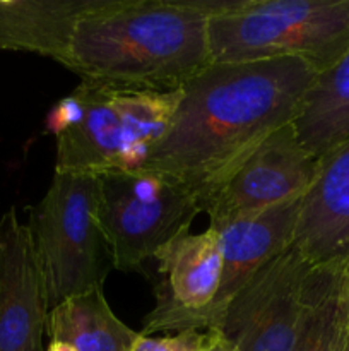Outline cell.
<instances>
[{
	"instance_id": "cell-1",
	"label": "cell",
	"mask_w": 349,
	"mask_h": 351,
	"mask_svg": "<svg viewBox=\"0 0 349 351\" xmlns=\"http://www.w3.org/2000/svg\"><path fill=\"white\" fill-rule=\"evenodd\" d=\"M315 77L298 58L212 64L181 88L170 129L140 168L183 182L201 202L267 136L294 122Z\"/></svg>"
},
{
	"instance_id": "cell-2",
	"label": "cell",
	"mask_w": 349,
	"mask_h": 351,
	"mask_svg": "<svg viewBox=\"0 0 349 351\" xmlns=\"http://www.w3.org/2000/svg\"><path fill=\"white\" fill-rule=\"evenodd\" d=\"M224 0H96L65 67L86 81L178 91L211 67L209 17Z\"/></svg>"
},
{
	"instance_id": "cell-3",
	"label": "cell",
	"mask_w": 349,
	"mask_h": 351,
	"mask_svg": "<svg viewBox=\"0 0 349 351\" xmlns=\"http://www.w3.org/2000/svg\"><path fill=\"white\" fill-rule=\"evenodd\" d=\"M181 89L154 91L86 81L48 113L55 171L101 175L137 170L170 129Z\"/></svg>"
},
{
	"instance_id": "cell-4",
	"label": "cell",
	"mask_w": 349,
	"mask_h": 351,
	"mask_svg": "<svg viewBox=\"0 0 349 351\" xmlns=\"http://www.w3.org/2000/svg\"><path fill=\"white\" fill-rule=\"evenodd\" d=\"M209 48L212 64L298 58L322 74L349 50V0H224Z\"/></svg>"
},
{
	"instance_id": "cell-5",
	"label": "cell",
	"mask_w": 349,
	"mask_h": 351,
	"mask_svg": "<svg viewBox=\"0 0 349 351\" xmlns=\"http://www.w3.org/2000/svg\"><path fill=\"white\" fill-rule=\"evenodd\" d=\"M47 280L50 311L86 291L103 288L115 269L101 223V177L55 171L27 223Z\"/></svg>"
},
{
	"instance_id": "cell-6",
	"label": "cell",
	"mask_w": 349,
	"mask_h": 351,
	"mask_svg": "<svg viewBox=\"0 0 349 351\" xmlns=\"http://www.w3.org/2000/svg\"><path fill=\"white\" fill-rule=\"evenodd\" d=\"M202 213L183 182L146 168L101 175V223L115 269L140 271Z\"/></svg>"
},
{
	"instance_id": "cell-7",
	"label": "cell",
	"mask_w": 349,
	"mask_h": 351,
	"mask_svg": "<svg viewBox=\"0 0 349 351\" xmlns=\"http://www.w3.org/2000/svg\"><path fill=\"white\" fill-rule=\"evenodd\" d=\"M313 266L287 247L229 302L218 331L235 351H294Z\"/></svg>"
},
{
	"instance_id": "cell-8",
	"label": "cell",
	"mask_w": 349,
	"mask_h": 351,
	"mask_svg": "<svg viewBox=\"0 0 349 351\" xmlns=\"http://www.w3.org/2000/svg\"><path fill=\"white\" fill-rule=\"evenodd\" d=\"M318 160L300 143L293 122L267 136L212 191L201 197L209 225L296 201L308 192Z\"/></svg>"
},
{
	"instance_id": "cell-9",
	"label": "cell",
	"mask_w": 349,
	"mask_h": 351,
	"mask_svg": "<svg viewBox=\"0 0 349 351\" xmlns=\"http://www.w3.org/2000/svg\"><path fill=\"white\" fill-rule=\"evenodd\" d=\"M156 263V304L144 317L142 336L205 331V317L221 285V250L211 228L185 232L161 247Z\"/></svg>"
},
{
	"instance_id": "cell-10",
	"label": "cell",
	"mask_w": 349,
	"mask_h": 351,
	"mask_svg": "<svg viewBox=\"0 0 349 351\" xmlns=\"http://www.w3.org/2000/svg\"><path fill=\"white\" fill-rule=\"evenodd\" d=\"M48 312L33 235L10 208L0 218V351H43Z\"/></svg>"
},
{
	"instance_id": "cell-11",
	"label": "cell",
	"mask_w": 349,
	"mask_h": 351,
	"mask_svg": "<svg viewBox=\"0 0 349 351\" xmlns=\"http://www.w3.org/2000/svg\"><path fill=\"white\" fill-rule=\"evenodd\" d=\"M300 204L301 199H296L209 225L218 237L222 271L205 331L218 328L229 302L263 264L293 245Z\"/></svg>"
},
{
	"instance_id": "cell-12",
	"label": "cell",
	"mask_w": 349,
	"mask_h": 351,
	"mask_svg": "<svg viewBox=\"0 0 349 351\" xmlns=\"http://www.w3.org/2000/svg\"><path fill=\"white\" fill-rule=\"evenodd\" d=\"M293 247L311 266L349 264V139L318 160L301 197Z\"/></svg>"
},
{
	"instance_id": "cell-13",
	"label": "cell",
	"mask_w": 349,
	"mask_h": 351,
	"mask_svg": "<svg viewBox=\"0 0 349 351\" xmlns=\"http://www.w3.org/2000/svg\"><path fill=\"white\" fill-rule=\"evenodd\" d=\"M96 0H0V50L50 57L67 65L81 17Z\"/></svg>"
},
{
	"instance_id": "cell-14",
	"label": "cell",
	"mask_w": 349,
	"mask_h": 351,
	"mask_svg": "<svg viewBox=\"0 0 349 351\" xmlns=\"http://www.w3.org/2000/svg\"><path fill=\"white\" fill-rule=\"evenodd\" d=\"M47 335L75 351H130L140 332L123 324L106 302L103 288L62 302L48 312Z\"/></svg>"
},
{
	"instance_id": "cell-15",
	"label": "cell",
	"mask_w": 349,
	"mask_h": 351,
	"mask_svg": "<svg viewBox=\"0 0 349 351\" xmlns=\"http://www.w3.org/2000/svg\"><path fill=\"white\" fill-rule=\"evenodd\" d=\"M293 125L300 143L317 160L349 139V50L328 71L317 74Z\"/></svg>"
},
{
	"instance_id": "cell-16",
	"label": "cell",
	"mask_w": 349,
	"mask_h": 351,
	"mask_svg": "<svg viewBox=\"0 0 349 351\" xmlns=\"http://www.w3.org/2000/svg\"><path fill=\"white\" fill-rule=\"evenodd\" d=\"M346 266H313L294 351H337L348 326Z\"/></svg>"
},
{
	"instance_id": "cell-17",
	"label": "cell",
	"mask_w": 349,
	"mask_h": 351,
	"mask_svg": "<svg viewBox=\"0 0 349 351\" xmlns=\"http://www.w3.org/2000/svg\"><path fill=\"white\" fill-rule=\"evenodd\" d=\"M219 332L211 331H181L174 336H142L137 339L130 351H205L216 339Z\"/></svg>"
},
{
	"instance_id": "cell-18",
	"label": "cell",
	"mask_w": 349,
	"mask_h": 351,
	"mask_svg": "<svg viewBox=\"0 0 349 351\" xmlns=\"http://www.w3.org/2000/svg\"><path fill=\"white\" fill-rule=\"evenodd\" d=\"M205 351H233V346L229 345V343L226 341V339L222 338L221 335H219V338L216 339V341L212 343V345L209 346V348Z\"/></svg>"
},
{
	"instance_id": "cell-19",
	"label": "cell",
	"mask_w": 349,
	"mask_h": 351,
	"mask_svg": "<svg viewBox=\"0 0 349 351\" xmlns=\"http://www.w3.org/2000/svg\"><path fill=\"white\" fill-rule=\"evenodd\" d=\"M337 351H349V322H348V326H346L344 332H342Z\"/></svg>"
},
{
	"instance_id": "cell-20",
	"label": "cell",
	"mask_w": 349,
	"mask_h": 351,
	"mask_svg": "<svg viewBox=\"0 0 349 351\" xmlns=\"http://www.w3.org/2000/svg\"><path fill=\"white\" fill-rule=\"evenodd\" d=\"M44 351H75L72 346L65 345V343H60V341H50V345H48V348Z\"/></svg>"
},
{
	"instance_id": "cell-21",
	"label": "cell",
	"mask_w": 349,
	"mask_h": 351,
	"mask_svg": "<svg viewBox=\"0 0 349 351\" xmlns=\"http://www.w3.org/2000/svg\"><path fill=\"white\" fill-rule=\"evenodd\" d=\"M346 311H348V322H349V264H348V273H346Z\"/></svg>"
},
{
	"instance_id": "cell-22",
	"label": "cell",
	"mask_w": 349,
	"mask_h": 351,
	"mask_svg": "<svg viewBox=\"0 0 349 351\" xmlns=\"http://www.w3.org/2000/svg\"><path fill=\"white\" fill-rule=\"evenodd\" d=\"M233 351H235V348H233Z\"/></svg>"
}]
</instances>
